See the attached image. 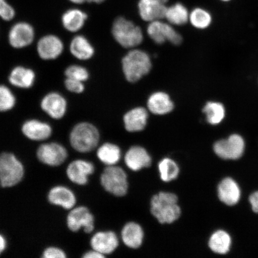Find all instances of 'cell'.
I'll use <instances>...</instances> for the list:
<instances>
[{"instance_id": "obj_1", "label": "cell", "mask_w": 258, "mask_h": 258, "mask_svg": "<svg viewBox=\"0 0 258 258\" xmlns=\"http://www.w3.org/2000/svg\"><path fill=\"white\" fill-rule=\"evenodd\" d=\"M151 212L161 224L173 223L181 214L177 205V197L166 192H160L153 197L151 202Z\"/></svg>"}, {"instance_id": "obj_2", "label": "cell", "mask_w": 258, "mask_h": 258, "mask_svg": "<svg viewBox=\"0 0 258 258\" xmlns=\"http://www.w3.org/2000/svg\"><path fill=\"white\" fill-rule=\"evenodd\" d=\"M152 67L150 57L145 51L134 49L122 59V69L128 82H138L150 73Z\"/></svg>"}, {"instance_id": "obj_3", "label": "cell", "mask_w": 258, "mask_h": 258, "mask_svg": "<svg viewBox=\"0 0 258 258\" xmlns=\"http://www.w3.org/2000/svg\"><path fill=\"white\" fill-rule=\"evenodd\" d=\"M70 141L74 150L80 153H89L98 145L99 131L95 125L89 122H80L73 128Z\"/></svg>"}, {"instance_id": "obj_4", "label": "cell", "mask_w": 258, "mask_h": 258, "mask_svg": "<svg viewBox=\"0 0 258 258\" xmlns=\"http://www.w3.org/2000/svg\"><path fill=\"white\" fill-rule=\"evenodd\" d=\"M112 33L115 41L124 48L137 47L143 41V34L141 28L121 16L115 19Z\"/></svg>"}, {"instance_id": "obj_5", "label": "cell", "mask_w": 258, "mask_h": 258, "mask_svg": "<svg viewBox=\"0 0 258 258\" xmlns=\"http://www.w3.org/2000/svg\"><path fill=\"white\" fill-rule=\"evenodd\" d=\"M24 175V167L14 154H0V184L4 188L14 186L20 182Z\"/></svg>"}, {"instance_id": "obj_6", "label": "cell", "mask_w": 258, "mask_h": 258, "mask_svg": "<svg viewBox=\"0 0 258 258\" xmlns=\"http://www.w3.org/2000/svg\"><path fill=\"white\" fill-rule=\"evenodd\" d=\"M101 181L106 191L112 195L118 197L126 195L127 175L120 167L113 166L106 167L102 174Z\"/></svg>"}, {"instance_id": "obj_7", "label": "cell", "mask_w": 258, "mask_h": 258, "mask_svg": "<svg viewBox=\"0 0 258 258\" xmlns=\"http://www.w3.org/2000/svg\"><path fill=\"white\" fill-rule=\"evenodd\" d=\"M244 148L243 138L238 134L231 135L227 140H219L214 146L215 154L224 160L240 159L243 156Z\"/></svg>"}, {"instance_id": "obj_8", "label": "cell", "mask_w": 258, "mask_h": 258, "mask_svg": "<svg viewBox=\"0 0 258 258\" xmlns=\"http://www.w3.org/2000/svg\"><path fill=\"white\" fill-rule=\"evenodd\" d=\"M147 33L157 44H163L168 41L173 44L179 45L182 41L181 35L172 27V25L161 20L150 22Z\"/></svg>"}, {"instance_id": "obj_9", "label": "cell", "mask_w": 258, "mask_h": 258, "mask_svg": "<svg viewBox=\"0 0 258 258\" xmlns=\"http://www.w3.org/2000/svg\"><path fill=\"white\" fill-rule=\"evenodd\" d=\"M67 225L71 231L77 232L83 228L85 233H90L94 230V217L88 208L80 206L70 212Z\"/></svg>"}, {"instance_id": "obj_10", "label": "cell", "mask_w": 258, "mask_h": 258, "mask_svg": "<svg viewBox=\"0 0 258 258\" xmlns=\"http://www.w3.org/2000/svg\"><path fill=\"white\" fill-rule=\"evenodd\" d=\"M37 155L41 163L50 166H57L66 160L68 153L62 145L49 143L41 145L38 148Z\"/></svg>"}, {"instance_id": "obj_11", "label": "cell", "mask_w": 258, "mask_h": 258, "mask_svg": "<svg viewBox=\"0 0 258 258\" xmlns=\"http://www.w3.org/2000/svg\"><path fill=\"white\" fill-rule=\"evenodd\" d=\"M169 0H139V14L143 21L148 22L164 18Z\"/></svg>"}, {"instance_id": "obj_12", "label": "cell", "mask_w": 258, "mask_h": 258, "mask_svg": "<svg viewBox=\"0 0 258 258\" xmlns=\"http://www.w3.org/2000/svg\"><path fill=\"white\" fill-rule=\"evenodd\" d=\"M34 36V30L31 25L25 22H18L9 31V43L15 48H24L32 43Z\"/></svg>"}, {"instance_id": "obj_13", "label": "cell", "mask_w": 258, "mask_h": 258, "mask_svg": "<svg viewBox=\"0 0 258 258\" xmlns=\"http://www.w3.org/2000/svg\"><path fill=\"white\" fill-rule=\"evenodd\" d=\"M41 107L51 118L59 120L66 114L67 102L60 93L51 92L42 99Z\"/></svg>"}, {"instance_id": "obj_14", "label": "cell", "mask_w": 258, "mask_h": 258, "mask_svg": "<svg viewBox=\"0 0 258 258\" xmlns=\"http://www.w3.org/2000/svg\"><path fill=\"white\" fill-rule=\"evenodd\" d=\"M63 47V42L59 37L54 35H47L38 42L37 49L42 59L48 60L60 56Z\"/></svg>"}, {"instance_id": "obj_15", "label": "cell", "mask_w": 258, "mask_h": 258, "mask_svg": "<svg viewBox=\"0 0 258 258\" xmlns=\"http://www.w3.org/2000/svg\"><path fill=\"white\" fill-rule=\"evenodd\" d=\"M95 167L89 161L77 160L71 163L67 169V175L71 181L79 185H86L88 177L94 172Z\"/></svg>"}, {"instance_id": "obj_16", "label": "cell", "mask_w": 258, "mask_h": 258, "mask_svg": "<svg viewBox=\"0 0 258 258\" xmlns=\"http://www.w3.org/2000/svg\"><path fill=\"white\" fill-rule=\"evenodd\" d=\"M219 200L228 206H234L239 202L241 191L237 183L231 177H226L218 187Z\"/></svg>"}, {"instance_id": "obj_17", "label": "cell", "mask_w": 258, "mask_h": 258, "mask_svg": "<svg viewBox=\"0 0 258 258\" xmlns=\"http://www.w3.org/2000/svg\"><path fill=\"white\" fill-rule=\"evenodd\" d=\"M90 244L93 250L103 254H110L117 247V235L111 231L99 232L92 238Z\"/></svg>"}, {"instance_id": "obj_18", "label": "cell", "mask_w": 258, "mask_h": 258, "mask_svg": "<svg viewBox=\"0 0 258 258\" xmlns=\"http://www.w3.org/2000/svg\"><path fill=\"white\" fill-rule=\"evenodd\" d=\"M22 131L26 137L37 141L46 140L52 134V129L49 124L37 120L25 121L22 125Z\"/></svg>"}, {"instance_id": "obj_19", "label": "cell", "mask_w": 258, "mask_h": 258, "mask_svg": "<svg viewBox=\"0 0 258 258\" xmlns=\"http://www.w3.org/2000/svg\"><path fill=\"white\" fill-rule=\"evenodd\" d=\"M48 199L51 204L66 209H73L76 203L75 195L72 190L63 186H56L51 188L48 192Z\"/></svg>"}, {"instance_id": "obj_20", "label": "cell", "mask_w": 258, "mask_h": 258, "mask_svg": "<svg viewBox=\"0 0 258 258\" xmlns=\"http://www.w3.org/2000/svg\"><path fill=\"white\" fill-rule=\"evenodd\" d=\"M151 158L144 148L135 146L130 148L125 156V163L129 169L140 170L150 167Z\"/></svg>"}, {"instance_id": "obj_21", "label": "cell", "mask_w": 258, "mask_h": 258, "mask_svg": "<svg viewBox=\"0 0 258 258\" xmlns=\"http://www.w3.org/2000/svg\"><path fill=\"white\" fill-rule=\"evenodd\" d=\"M148 108L156 115H165L172 111L174 104L169 96L162 92L153 93L148 99Z\"/></svg>"}, {"instance_id": "obj_22", "label": "cell", "mask_w": 258, "mask_h": 258, "mask_svg": "<svg viewBox=\"0 0 258 258\" xmlns=\"http://www.w3.org/2000/svg\"><path fill=\"white\" fill-rule=\"evenodd\" d=\"M148 114L147 109L137 107L131 109L124 116L125 128L128 132L143 131L147 124Z\"/></svg>"}, {"instance_id": "obj_23", "label": "cell", "mask_w": 258, "mask_h": 258, "mask_svg": "<svg viewBox=\"0 0 258 258\" xmlns=\"http://www.w3.org/2000/svg\"><path fill=\"white\" fill-rule=\"evenodd\" d=\"M35 79L34 71L24 67H16L9 77V82L16 88L29 89L33 86Z\"/></svg>"}, {"instance_id": "obj_24", "label": "cell", "mask_w": 258, "mask_h": 258, "mask_svg": "<svg viewBox=\"0 0 258 258\" xmlns=\"http://www.w3.org/2000/svg\"><path fill=\"white\" fill-rule=\"evenodd\" d=\"M88 15L82 10L74 8L68 10L62 16V23L66 30L72 32L79 31L85 25Z\"/></svg>"}, {"instance_id": "obj_25", "label": "cell", "mask_w": 258, "mask_h": 258, "mask_svg": "<svg viewBox=\"0 0 258 258\" xmlns=\"http://www.w3.org/2000/svg\"><path fill=\"white\" fill-rule=\"evenodd\" d=\"M121 237L127 246L137 249L143 243L144 232L140 225L135 222H129L122 228Z\"/></svg>"}, {"instance_id": "obj_26", "label": "cell", "mask_w": 258, "mask_h": 258, "mask_svg": "<svg viewBox=\"0 0 258 258\" xmlns=\"http://www.w3.org/2000/svg\"><path fill=\"white\" fill-rule=\"evenodd\" d=\"M70 50L74 57L82 60L90 59L95 53L92 44L83 35H77L73 38L70 43Z\"/></svg>"}, {"instance_id": "obj_27", "label": "cell", "mask_w": 258, "mask_h": 258, "mask_svg": "<svg viewBox=\"0 0 258 258\" xmlns=\"http://www.w3.org/2000/svg\"><path fill=\"white\" fill-rule=\"evenodd\" d=\"M189 13L184 5L180 3L167 6L164 18L171 25L181 26L189 21Z\"/></svg>"}, {"instance_id": "obj_28", "label": "cell", "mask_w": 258, "mask_h": 258, "mask_svg": "<svg viewBox=\"0 0 258 258\" xmlns=\"http://www.w3.org/2000/svg\"><path fill=\"white\" fill-rule=\"evenodd\" d=\"M231 238L227 232L218 230L211 235L209 241V246L214 252L225 254L230 250Z\"/></svg>"}, {"instance_id": "obj_29", "label": "cell", "mask_w": 258, "mask_h": 258, "mask_svg": "<svg viewBox=\"0 0 258 258\" xmlns=\"http://www.w3.org/2000/svg\"><path fill=\"white\" fill-rule=\"evenodd\" d=\"M98 159L109 166L114 165L121 158V151L117 145L106 143L97 151Z\"/></svg>"}, {"instance_id": "obj_30", "label": "cell", "mask_w": 258, "mask_h": 258, "mask_svg": "<svg viewBox=\"0 0 258 258\" xmlns=\"http://www.w3.org/2000/svg\"><path fill=\"white\" fill-rule=\"evenodd\" d=\"M209 124L217 125L224 120L225 108L223 104L218 102H208L203 109Z\"/></svg>"}, {"instance_id": "obj_31", "label": "cell", "mask_w": 258, "mask_h": 258, "mask_svg": "<svg viewBox=\"0 0 258 258\" xmlns=\"http://www.w3.org/2000/svg\"><path fill=\"white\" fill-rule=\"evenodd\" d=\"M189 21L194 27L203 30L211 25L212 21V15L206 9L197 8L190 13Z\"/></svg>"}, {"instance_id": "obj_32", "label": "cell", "mask_w": 258, "mask_h": 258, "mask_svg": "<svg viewBox=\"0 0 258 258\" xmlns=\"http://www.w3.org/2000/svg\"><path fill=\"white\" fill-rule=\"evenodd\" d=\"M161 179L164 182H170L177 178L179 169L176 163L169 158L161 160L159 164Z\"/></svg>"}, {"instance_id": "obj_33", "label": "cell", "mask_w": 258, "mask_h": 258, "mask_svg": "<svg viewBox=\"0 0 258 258\" xmlns=\"http://www.w3.org/2000/svg\"><path fill=\"white\" fill-rule=\"evenodd\" d=\"M16 104V98L7 86L0 85V112L11 110Z\"/></svg>"}, {"instance_id": "obj_34", "label": "cell", "mask_w": 258, "mask_h": 258, "mask_svg": "<svg viewBox=\"0 0 258 258\" xmlns=\"http://www.w3.org/2000/svg\"><path fill=\"white\" fill-rule=\"evenodd\" d=\"M64 74L67 78L81 81L82 82L88 80L89 77L88 71L85 68L77 64L68 67Z\"/></svg>"}, {"instance_id": "obj_35", "label": "cell", "mask_w": 258, "mask_h": 258, "mask_svg": "<svg viewBox=\"0 0 258 258\" xmlns=\"http://www.w3.org/2000/svg\"><path fill=\"white\" fill-rule=\"evenodd\" d=\"M15 10L7 0H0V18L5 21H11L15 18Z\"/></svg>"}, {"instance_id": "obj_36", "label": "cell", "mask_w": 258, "mask_h": 258, "mask_svg": "<svg viewBox=\"0 0 258 258\" xmlns=\"http://www.w3.org/2000/svg\"><path fill=\"white\" fill-rule=\"evenodd\" d=\"M83 82L73 79L67 78L64 80V86L70 92L75 93H81L85 90Z\"/></svg>"}, {"instance_id": "obj_37", "label": "cell", "mask_w": 258, "mask_h": 258, "mask_svg": "<svg viewBox=\"0 0 258 258\" xmlns=\"http://www.w3.org/2000/svg\"><path fill=\"white\" fill-rule=\"evenodd\" d=\"M66 254L62 250L54 247L47 248L43 254L44 258H66Z\"/></svg>"}, {"instance_id": "obj_38", "label": "cell", "mask_w": 258, "mask_h": 258, "mask_svg": "<svg viewBox=\"0 0 258 258\" xmlns=\"http://www.w3.org/2000/svg\"><path fill=\"white\" fill-rule=\"evenodd\" d=\"M249 202L253 211L258 214V191L251 194L249 197Z\"/></svg>"}, {"instance_id": "obj_39", "label": "cell", "mask_w": 258, "mask_h": 258, "mask_svg": "<svg viewBox=\"0 0 258 258\" xmlns=\"http://www.w3.org/2000/svg\"><path fill=\"white\" fill-rule=\"evenodd\" d=\"M83 257L84 258H102L104 257L105 255L93 249V250H90L85 253Z\"/></svg>"}, {"instance_id": "obj_40", "label": "cell", "mask_w": 258, "mask_h": 258, "mask_svg": "<svg viewBox=\"0 0 258 258\" xmlns=\"http://www.w3.org/2000/svg\"><path fill=\"white\" fill-rule=\"evenodd\" d=\"M6 245H7V243H6L5 238L0 234V254L6 249Z\"/></svg>"}, {"instance_id": "obj_41", "label": "cell", "mask_w": 258, "mask_h": 258, "mask_svg": "<svg viewBox=\"0 0 258 258\" xmlns=\"http://www.w3.org/2000/svg\"><path fill=\"white\" fill-rule=\"evenodd\" d=\"M69 1L75 5H82L88 2V0H69Z\"/></svg>"}, {"instance_id": "obj_42", "label": "cell", "mask_w": 258, "mask_h": 258, "mask_svg": "<svg viewBox=\"0 0 258 258\" xmlns=\"http://www.w3.org/2000/svg\"><path fill=\"white\" fill-rule=\"evenodd\" d=\"M105 0H88V2L90 3H96V4H101L104 2Z\"/></svg>"}, {"instance_id": "obj_43", "label": "cell", "mask_w": 258, "mask_h": 258, "mask_svg": "<svg viewBox=\"0 0 258 258\" xmlns=\"http://www.w3.org/2000/svg\"><path fill=\"white\" fill-rule=\"evenodd\" d=\"M220 1L222 2H230L231 1H232V0H220Z\"/></svg>"}]
</instances>
